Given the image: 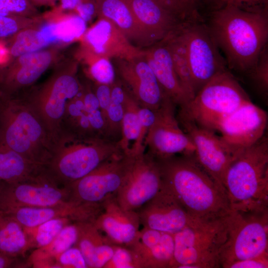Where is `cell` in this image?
I'll list each match as a JSON object with an SVG mask.
<instances>
[{
	"label": "cell",
	"instance_id": "cell-10",
	"mask_svg": "<svg viewBox=\"0 0 268 268\" xmlns=\"http://www.w3.org/2000/svg\"><path fill=\"white\" fill-rule=\"evenodd\" d=\"M132 156L125 152L113 155L70 184V200L78 204L101 205L116 197L125 181Z\"/></svg>",
	"mask_w": 268,
	"mask_h": 268
},
{
	"label": "cell",
	"instance_id": "cell-18",
	"mask_svg": "<svg viewBox=\"0 0 268 268\" xmlns=\"http://www.w3.org/2000/svg\"><path fill=\"white\" fill-rule=\"evenodd\" d=\"M118 73L140 107L158 109L167 96L144 57L116 59Z\"/></svg>",
	"mask_w": 268,
	"mask_h": 268
},
{
	"label": "cell",
	"instance_id": "cell-2",
	"mask_svg": "<svg viewBox=\"0 0 268 268\" xmlns=\"http://www.w3.org/2000/svg\"><path fill=\"white\" fill-rule=\"evenodd\" d=\"M227 68L247 73L268 45V12H254L227 6L210 12L206 23Z\"/></svg>",
	"mask_w": 268,
	"mask_h": 268
},
{
	"label": "cell",
	"instance_id": "cell-31",
	"mask_svg": "<svg viewBox=\"0 0 268 268\" xmlns=\"http://www.w3.org/2000/svg\"><path fill=\"white\" fill-rule=\"evenodd\" d=\"M165 39L170 50L175 70L180 82L192 100L195 94L181 23L171 31Z\"/></svg>",
	"mask_w": 268,
	"mask_h": 268
},
{
	"label": "cell",
	"instance_id": "cell-49",
	"mask_svg": "<svg viewBox=\"0 0 268 268\" xmlns=\"http://www.w3.org/2000/svg\"><path fill=\"white\" fill-rule=\"evenodd\" d=\"M55 23H49L43 26L40 32L44 39L49 44L57 40L54 32Z\"/></svg>",
	"mask_w": 268,
	"mask_h": 268
},
{
	"label": "cell",
	"instance_id": "cell-45",
	"mask_svg": "<svg viewBox=\"0 0 268 268\" xmlns=\"http://www.w3.org/2000/svg\"><path fill=\"white\" fill-rule=\"evenodd\" d=\"M28 0H0V15L13 16L30 10Z\"/></svg>",
	"mask_w": 268,
	"mask_h": 268
},
{
	"label": "cell",
	"instance_id": "cell-51",
	"mask_svg": "<svg viewBox=\"0 0 268 268\" xmlns=\"http://www.w3.org/2000/svg\"><path fill=\"white\" fill-rule=\"evenodd\" d=\"M81 0H61V7L64 9H75Z\"/></svg>",
	"mask_w": 268,
	"mask_h": 268
},
{
	"label": "cell",
	"instance_id": "cell-34",
	"mask_svg": "<svg viewBox=\"0 0 268 268\" xmlns=\"http://www.w3.org/2000/svg\"><path fill=\"white\" fill-rule=\"evenodd\" d=\"M140 106L126 88L124 103V114L121 124V137L118 141L122 150L128 153L130 143L134 141L138 134Z\"/></svg>",
	"mask_w": 268,
	"mask_h": 268
},
{
	"label": "cell",
	"instance_id": "cell-25",
	"mask_svg": "<svg viewBox=\"0 0 268 268\" xmlns=\"http://www.w3.org/2000/svg\"><path fill=\"white\" fill-rule=\"evenodd\" d=\"M51 59V54L46 51L19 56V66L8 70L1 78L4 90L0 94L10 96L18 88L33 83L49 67Z\"/></svg>",
	"mask_w": 268,
	"mask_h": 268
},
{
	"label": "cell",
	"instance_id": "cell-28",
	"mask_svg": "<svg viewBox=\"0 0 268 268\" xmlns=\"http://www.w3.org/2000/svg\"><path fill=\"white\" fill-rule=\"evenodd\" d=\"M45 166L36 164L0 143V180L13 183L33 178L43 172Z\"/></svg>",
	"mask_w": 268,
	"mask_h": 268
},
{
	"label": "cell",
	"instance_id": "cell-35",
	"mask_svg": "<svg viewBox=\"0 0 268 268\" xmlns=\"http://www.w3.org/2000/svg\"><path fill=\"white\" fill-rule=\"evenodd\" d=\"M74 222L66 218H57L36 226L24 228L30 249H38L48 245L67 225Z\"/></svg>",
	"mask_w": 268,
	"mask_h": 268
},
{
	"label": "cell",
	"instance_id": "cell-27",
	"mask_svg": "<svg viewBox=\"0 0 268 268\" xmlns=\"http://www.w3.org/2000/svg\"><path fill=\"white\" fill-rule=\"evenodd\" d=\"M96 13L112 21L130 41L147 43L144 36L125 0H94Z\"/></svg>",
	"mask_w": 268,
	"mask_h": 268
},
{
	"label": "cell",
	"instance_id": "cell-54",
	"mask_svg": "<svg viewBox=\"0 0 268 268\" xmlns=\"http://www.w3.org/2000/svg\"><path fill=\"white\" fill-rule=\"evenodd\" d=\"M197 2L198 3V2H199V0H197Z\"/></svg>",
	"mask_w": 268,
	"mask_h": 268
},
{
	"label": "cell",
	"instance_id": "cell-32",
	"mask_svg": "<svg viewBox=\"0 0 268 268\" xmlns=\"http://www.w3.org/2000/svg\"><path fill=\"white\" fill-rule=\"evenodd\" d=\"M61 130V136L67 135L79 139L97 137L85 110L82 92L68 102L62 120Z\"/></svg>",
	"mask_w": 268,
	"mask_h": 268
},
{
	"label": "cell",
	"instance_id": "cell-20",
	"mask_svg": "<svg viewBox=\"0 0 268 268\" xmlns=\"http://www.w3.org/2000/svg\"><path fill=\"white\" fill-rule=\"evenodd\" d=\"M101 208V205L69 202L51 206L17 207L3 212L16 220L23 227L29 228L57 218H68L74 222H93Z\"/></svg>",
	"mask_w": 268,
	"mask_h": 268
},
{
	"label": "cell",
	"instance_id": "cell-24",
	"mask_svg": "<svg viewBox=\"0 0 268 268\" xmlns=\"http://www.w3.org/2000/svg\"><path fill=\"white\" fill-rule=\"evenodd\" d=\"M144 57L165 94L177 106L186 105L191 99L180 82L165 38L144 51Z\"/></svg>",
	"mask_w": 268,
	"mask_h": 268
},
{
	"label": "cell",
	"instance_id": "cell-29",
	"mask_svg": "<svg viewBox=\"0 0 268 268\" xmlns=\"http://www.w3.org/2000/svg\"><path fill=\"white\" fill-rule=\"evenodd\" d=\"M77 238L75 222L65 226L47 246L35 249L28 259L34 267L57 268L55 258L74 246Z\"/></svg>",
	"mask_w": 268,
	"mask_h": 268
},
{
	"label": "cell",
	"instance_id": "cell-42",
	"mask_svg": "<svg viewBox=\"0 0 268 268\" xmlns=\"http://www.w3.org/2000/svg\"><path fill=\"white\" fill-rule=\"evenodd\" d=\"M90 67L92 77L97 83L112 84L115 81V72L109 59L98 55Z\"/></svg>",
	"mask_w": 268,
	"mask_h": 268
},
{
	"label": "cell",
	"instance_id": "cell-53",
	"mask_svg": "<svg viewBox=\"0 0 268 268\" xmlns=\"http://www.w3.org/2000/svg\"><path fill=\"white\" fill-rule=\"evenodd\" d=\"M4 182H2L0 180V192L1 191V190L3 186Z\"/></svg>",
	"mask_w": 268,
	"mask_h": 268
},
{
	"label": "cell",
	"instance_id": "cell-38",
	"mask_svg": "<svg viewBox=\"0 0 268 268\" xmlns=\"http://www.w3.org/2000/svg\"><path fill=\"white\" fill-rule=\"evenodd\" d=\"M180 22L202 18L197 8V0H156Z\"/></svg>",
	"mask_w": 268,
	"mask_h": 268
},
{
	"label": "cell",
	"instance_id": "cell-36",
	"mask_svg": "<svg viewBox=\"0 0 268 268\" xmlns=\"http://www.w3.org/2000/svg\"><path fill=\"white\" fill-rule=\"evenodd\" d=\"M49 44L42 37L40 31L28 30L19 33L11 47L14 57L38 51Z\"/></svg>",
	"mask_w": 268,
	"mask_h": 268
},
{
	"label": "cell",
	"instance_id": "cell-47",
	"mask_svg": "<svg viewBox=\"0 0 268 268\" xmlns=\"http://www.w3.org/2000/svg\"><path fill=\"white\" fill-rule=\"evenodd\" d=\"M268 255L233 262L226 268H268Z\"/></svg>",
	"mask_w": 268,
	"mask_h": 268
},
{
	"label": "cell",
	"instance_id": "cell-52",
	"mask_svg": "<svg viewBox=\"0 0 268 268\" xmlns=\"http://www.w3.org/2000/svg\"><path fill=\"white\" fill-rule=\"evenodd\" d=\"M32 0L35 1L36 2L44 3V2H46L47 1L49 0Z\"/></svg>",
	"mask_w": 268,
	"mask_h": 268
},
{
	"label": "cell",
	"instance_id": "cell-23",
	"mask_svg": "<svg viewBox=\"0 0 268 268\" xmlns=\"http://www.w3.org/2000/svg\"><path fill=\"white\" fill-rule=\"evenodd\" d=\"M125 0L147 44L161 41L181 23L156 0Z\"/></svg>",
	"mask_w": 268,
	"mask_h": 268
},
{
	"label": "cell",
	"instance_id": "cell-37",
	"mask_svg": "<svg viewBox=\"0 0 268 268\" xmlns=\"http://www.w3.org/2000/svg\"><path fill=\"white\" fill-rule=\"evenodd\" d=\"M86 28V22L78 15H73L55 23L54 32L58 41L69 42L80 37Z\"/></svg>",
	"mask_w": 268,
	"mask_h": 268
},
{
	"label": "cell",
	"instance_id": "cell-6",
	"mask_svg": "<svg viewBox=\"0 0 268 268\" xmlns=\"http://www.w3.org/2000/svg\"><path fill=\"white\" fill-rule=\"evenodd\" d=\"M251 100L229 69L210 80L178 112L215 132L224 118Z\"/></svg>",
	"mask_w": 268,
	"mask_h": 268
},
{
	"label": "cell",
	"instance_id": "cell-8",
	"mask_svg": "<svg viewBox=\"0 0 268 268\" xmlns=\"http://www.w3.org/2000/svg\"><path fill=\"white\" fill-rule=\"evenodd\" d=\"M226 233L225 217L175 233L173 268H220L219 254Z\"/></svg>",
	"mask_w": 268,
	"mask_h": 268
},
{
	"label": "cell",
	"instance_id": "cell-17",
	"mask_svg": "<svg viewBox=\"0 0 268 268\" xmlns=\"http://www.w3.org/2000/svg\"><path fill=\"white\" fill-rule=\"evenodd\" d=\"M143 227L171 234L203 222L192 217L163 186L159 192L137 211Z\"/></svg>",
	"mask_w": 268,
	"mask_h": 268
},
{
	"label": "cell",
	"instance_id": "cell-26",
	"mask_svg": "<svg viewBox=\"0 0 268 268\" xmlns=\"http://www.w3.org/2000/svg\"><path fill=\"white\" fill-rule=\"evenodd\" d=\"M75 223L77 238L74 246L81 252L87 268H103L112 258L115 245L107 241L92 221Z\"/></svg>",
	"mask_w": 268,
	"mask_h": 268
},
{
	"label": "cell",
	"instance_id": "cell-16",
	"mask_svg": "<svg viewBox=\"0 0 268 268\" xmlns=\"http://www.w3.org/2000/svg\"><path fill=\"white\" fill-rule=\"evenodd\" d=\"M267 124V112L250 101L224 118L217 131L234 156L259 141Z\"/></svg>",
	"mask_w": 268,
	"mask_h": 268
},
{
	"label": "cell",
	"instance_id": "cell-3",
	"mask_svg": "<svg viewBox=\"0 0 268 268\" xmlns=\"http://www.w3.org/2000/svg\"><path fill=\"white\" fill-rule=\"evenodd\" d=\"M0 143L45 166L58 141L23 97L0 94Z\"/></svg>",
	"mask_w": 268,
	"mask_h": 268
},
{
	"label": "cell",
	"instance_id": "cell-46",
	"mask_svg": "<svg viewBox=\"0 0 268 268\" xmlns=\"http://www.w3.org/2000/svg\"><path fill=\"white\" fill-rule=\"evenodd\" d=\"M106 126L107 112L111 101V85L98 83L94 92Z\"/></svg>",
	"mask_w": 268,
	"mask_h": 268
},
{
	"label": "cell",
	"instance_id": "cell-22",
	"mask_svg": "<svg viewBox=\"0 0 268 268\" xmlns=\"http://www.w3.org/2000/svg\"><path fill=\"white\" fill-rule=\"evenodd\" d=\"M86 39L95 54L110 59L131 60L144 54L134 46L110 20L101 18L86 33Z\"/></svg>",
	"mask_w": 268,
	"mask_h": 268
},
{
	"label": "cell",
	"instance_id": "cell-5",
	"mask_svg": "<svg viewBox=\"0 0 268 268\" xmlns=\"http://www.w3.org/2000/svg\"><path fill=\"white\" fill-rule=\"evenodd\" d=\"M123 152L118 141L109 139H79L64 135L59 140L51 159L45 167L54 179L68 186L104 161Z\"/></svg>",
	"mask_w": 268,
	"mask_h": 268
},
{
	"label": "cell",
	"instance_id": "cell-12",
	"mask_svg": "<svg viewBox=\"0 0 268 268\" xmlns=\"http://www.w3.org/2000/svg\"><path fill=\"white\" fill-rule=\"evenodd\" d=\"M80 92L79 83L73 74L64 72L54 77L38 92L23 98L58 141L67 106Z\"/></svg>",
	"mask_w": 268,
	"mask_h": 268
},
{
	"label": "cell",
	"instance_id": "cell-7",
	"mask_svg": "<svg viewBox=\"0 0 268 268\" xmlns=\"http://www.w3.org/2000/svg\"><path fill=\"white\" fill-rule=\"evenodd\" d=\"M225 222L226 239L220 252V268L268 255V209L230 210Z\"/></svg>",
	"mask_w": 268,
	"mask_h": 268
},
{
	"label": "cell",
	"instance_id": "cell-39",
	"mask_svg": "<svg viewBox=\"0 0 268 268\" xmlns=\"http://www.w3.org/2000/svg\"><path fill=\"white\" fill-rule=\"evenodd\" d=\"M201 0L209 12L227 6L254 12H268V0Z\"/></svg>",
	"mask_w": 268,
	"mask_h": 268
},
{
	"label": "cell",
	"instance_id": "cell-48",
	"mask_svg": "<svg viewBox=\"0 0 268 268\" xmlns=\"http://www.w3.org/2000/svg\"><path fill=\"white\" fill-rule=\"evenodd\" d=\"M18 29L17 21L13 17L0 15V38L12 35Z\"/></svg>",
	"mask_w": 268,
	"mask_h": 268
},
{
	"label": "cell",
	"instance_id": "cell-13",
	"mask_svg": "<svg viewBox=\"0 0 268 268\" xmlns=\"http://www.w3.org/2000/svg\"><path fill=\"white\" fill-rule=\"evenodd\" d=\"M177 106L167 96L155 111V120L144 140L149 154L160 159L175 155H194L195 148L180 126L175 114Z\"/></svg>",
	"mask_w": 268,
	"mask_h": 268
},
{
	"label": "cell",
	"instance_id": "cell-41",
	"mask_svg": "<svg viewBox=\"0 0 268 268\" xmlns=\"http://www.w3.org/2000/svg\"><path fill=\"white\" fill-rule=\"evenodd\" d=\"M139 128L138 136L130 147L129 153L135 155L145 151L144 140L147 133L153 124L155 111L147 108L139 107L138 110Z\"/></svg>",
	"mask_w": 268,
	"mask_h": 268
},
{
	"label": "cell",
	"instance_id": "cell-30",
	"mask_svg": "<svg viewBox=\"0 0 268 268\" xmlns=\"http://www.w3.org/2000/svg\"><path fill=\"white\" fill-rule=\"evenodd\" d=\"M30 249L24 227L8 214L0 211V253L19 258Z\"/></svg>",
	"mask_w": 268,
	"mask_h": 268
},
{
	"label": "cell",
	"instance_id": "cell-1",
	"mask_svg": "<svg viewBox=\"0 0 268 268\" xmlns=\"http://www.w3.org/2000/svg\"><path fill=\"white\" fill-rule=\"evenodd\" d=\"M162 186L195 219L210 222L230 211L225 191L202 168L194 154L156 159Z\"/></svg>",
	"mask_w": 268,
	"mask_h": 268
},
{
	"label": "cell",
	"instance_id": "cell-44",
	"mask_svg": "<svg viewBox=\"0 0 268 268\" xmlns=\"http://www.w3.org/2000/svg\"><path fill=\"white\" fill-rule=\"evenodd\" d=\"M57 268H86L85 259L80 250L74 246L55 258Z\"/></svg>",
	"mask_w": 268,
	"mask_h": 268
},
{
	"label": "cell",
	"instance_id": "cell-4",
	"mask_svg": "<svg viewBox=\"0 0 268 268\" xmlns=\"http://www.w3.org/2000/svg\"><path fill=\"white\" fill-rule=\"evenodd\" d=\"M223 187L230 210L268 209V138L235 155L224 175Z\"/></svg>",
	"mask_w": 268,
	"mask_h": 268
},
{
	"label": "cell",
	"instance_id": "cell-15",
	"mask_svg": "<svg viewBox=\"0 0 268 268\" xmlns=\"http://www.w3.org/2000/svg\"><path fill=\"white\" fill-rule=\"evenodd\" d=\"M176 117L194 143L197 161L224 189V175L234 157L232 151L214 132L200 127L180 113H178Z\"/></svg>",
	"mask_w": 268,
	"mask_h": 268
},
{
	"label": "cell",
	"instance_id": "cell-21",
	"mask_svg": "<svg viewBox=\"0 0 268 268\" xmlns=\"http://www.w3.org/2000/svg\"><path fill=\"white\" fill-rule=\"evenodd\" d=\"M127 247L135 254L141 268H173V234L143 227Z\"/></svg>",
	"mask_w": 268,
	"mask_h": 268
},
{
	"label": "cell",
	"instance_id": "cell-43",
	"mask_svg": "<svg viewBox=\"0 0 268 268\" xmlns=\"http://www.w3.org/2000/svg\"><path fill=\"white\" fill-rule=\"evenodd\" d=\"M103 268H141L135 254L129 248L115 246L114 254Z\"/></svg>",
	"mask_w": 268,
	"mask_h": 268
},
{
	"label": "cell",
	"instance_id": "cell-11",
	"mask_svg": "<svg viewBox=\"0 0 268 268\" xmlns=\"http://www.w3.org/2000/svg\"><path fill=\"white\" fill-rule=\"evenodd\" d=\"M73 202L68 186L51 176L45 170L18 182L4 183L0 192V211L21 206L46 207Z\"/></svg>",
	"mask_w": 268,
	"mask_h": 268
},
{
	"label": "cell",
	"instance_id": "cell-14",
	"mask_svg": "<svg viewBox=\"0 0 268 268\" xmlns=\"http://www.w3.org/2000/svg\"><path fill=\"white\" fill-rule=\"evenodd\" d=\"M132 155L116 199L123 209L137 211L159 192L162 184L158 164L153 157L145 151Z\"/></svg>",
	"mask_w": 268,
	"mask_h": 268
},
{
	"label": "cell",
	"instance_id": "cell-19",
	"mask_svg": "<svg viewBox=\"0 0 268 268\" xmlns=\"http://www.w3.org/2000/svg\"><path fill=\"white\" fill-rule=\"evenodd\" d=\"M93 223L109 243L125 247L134 240L140 225L137 212L122 208L116 197L102 204L101 210Z\"/></svg>",
	"mask_w": 268,
	"mask_h": 268
},
{
	"label": "cell",
	"instance_id": "cell-40",
	"mask_svg": "<svg viewBox=\"0 0 268 268\" xmlns=\"http://www.w3.org/2000/svg\"><path fill=\"white\" fill-rule=\"evenodd\" d=\"M246 74L254 86L264 98L268 95V45L261 52L256 65Z\"/></svg>",
	"mask_w": 268,
	"mask_h": 268
},
{
	"label": "cell",
	"instance_id": "cell-50",
	"mask_svg": "<svg viewBox=\"0 0 268 268\" xmlns=\"http://www.w3.org/2000/svg\"><path fill=\"white\" fill-rule=\"evenodd\" d=\"M18 258L0 253V268L19 267L21 265Z\"/></svg>",
	"mask_w": 268,
	"mask_h": 268
},
{
	"label": "cell",
	"instance_id": "cell-33",
	"mask_svg": "<svg viewBox=\"0 0 268 268\" xmlns=\"http://www.w3.org/2000/svg\"><path fill=\"white\" fill-rule=\"evenodd\" d=\"M126 88L116 80L111 84V101L106 115L108 139L118 141L121 137V124Z\"/></svg>",
	"mask_w": 268,
	"mask_h": 268
},
{
	"label": "cell",
	"instance_id": "cell-9",
	"mask_svg": "<svg viewBox=\"0 0 268 268\" xmlns=\"http://www.w3.org/2000/svg\"><path fill=\"white\" fill-rule=\"evenodd\" d=\"M181 27L196 95L213 77L228 69L202 18L181 22Z\"/></svg>",
	"mask_w": 268,
	"mask_h": 268
}]
</instances>
